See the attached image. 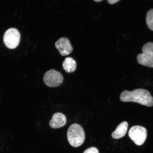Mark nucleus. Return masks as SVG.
Returning a JSON list of instances; mask_svg holds the SVG:
<instances>
[{
    "instance_id": "nucleus-1",
    "label": "nucleus",
    "mask_w": 153,
    "mask_h": 153,
    "mask_svg": "<svg viewBox=\"0 0 153 153\" xmlns=\"http://www.w3.org/2000/svg\"><path fill=\"white\" fill-rule=\"evenodd\" d=\"M120 99L122 102H137L146 106H153V97L145 89H136L131 91H124L120 94Z\"/></svg>"
},
{
    "instance_id": "nucleus-2",
    "label": "nucleus",
    "mask_w": 153,
    "mask_h": 153,
    "mask_svg": "<svg viewBox=\"0 0 153 153\" xmlns=\"http://www.w3.org/2000/svg\"><path fill=\"white\" fill-rule=\"evenodd\" d=\"M67 137L70 145L74 148H77L81 146L85 141V131L79 124H72L68 128Z\"/></svg>"
},
{
    "instance_id": "nucleus-3",
    "label": "nucleus",
    "mask_w": 153,
    "mask_h": 153,
    "mask_svg": "<svg viewBox=\"0 0 153 153\" xmlns=\"http://www.w3.org/2000/svg\"><path fill=\"white\" fill-rule=\"evenodd\" d=\"M143 53L137 55L138 64L143 66L153 68V42H149L143 46Z\"/></svg>"
},
{
    "instance_id": "nucleus-4",
    "label": "nucleus",
    "mask_w": 153,
    "mask_h": 153,
    "mask_svg": "<svg viewBox=\"0 0 153 153\" xmlns=\"http://www.w3.org/2000/svg\"><path fill=\"white\" fill-rule=\"evenodd\" d=\"M20 39V33L15 28L9 29L5 32L3 37L6 46L10 49H14L18 47Z\"/></svg>"
},
{
    "instance_id": "nucleus-5",
    "label": "nucleus",
    "mask_w": 153,
    "mask_h": 153,
    "mask_svg": "<svg viewBox=\"0 0 153 153\" xmlns=\"http://www.w3.org/2000/svg\"><path fill=\"white\" fill-rule=\"evenodd\" d=\"M64 78L61 73L54 69L47 71L44 74L43 81L46 85L50 87H56L62 83Z\"/></svg>"
},
{
    "instance_id": "nucleus-6",
    "label": "nucleus",
    "mask_w": 153,
    "mask_h": 153,
    "mask_svg": "<svg viewBox=\"0 0 153 153\" xmlns=\"http://www.w3.org/2000/svg\"><path fill=\"white\" fill-rule=\"evenodd\" d=\"M129 136L135 144L142 145L145 142L147 137V130L139 126H134L130 129Z\"/></svg>"
},
{
    "instance_id": "nucleus-7",
    "label": "nucleus",
    "mask_w": 153,
    "mask_h": 153,
    "mask_svg": "<svg viewBox=\"0 0 153 153\" xmlns=\"http://www.w3.org/2000/svg\"><path fill=\"white\" fill-rule=\"evenodd\" d=\"M55 46L62 56L70 54L73 51V48L69 40L66 38H60L55 43Z\"/></svg>"
},
{
    "instance_id": "nucleus-8",
    "label": "nucleus",
    "mask_w": 153,
    "mask_h": 153,
    "mask_svg": "<svg viewBox=\"0 0 153 153\" xmlns=\"http://www.w3.org/2000/svg\"><path fill=\"white\" fill-rule=\"evenodd\" d=\"M66 121V118L64 114L57 112L53 114L49 124L53 128L57 129L65 125Z\"/></svg>"
},
{
    "instance_id": "nucleus-9",
    "label": "nucleus",
    "mask_w": 153,
    "mask_h": 153,
    "mask_svg": "<svg viewBox=\"0 0 153 153\" xmlns=\"http://www.w3.org/2000/svg\"><path fill=\"white\" fill-rule=\"evenodd\" d=\"M128 124L127 122H122L117 126V128L112 134V137L115 139L122 138L127 133Z\"/></svg>"
},
{
    "instance_id": "nucleus-10",
    "label": "nucleus",
    "mask_w": 153,
    "mask_h": 153,
    "mask_svg": "<svg viewBox=\"0 0 153 153\" xmlns=\"http://www.w3.org/2000/svg\"><path fill=\"white\" fill-rule=\"evenodd\" d=\"M62 67L64 70L66 72H74L76 69V61L71 57H66L63 62Z\"/></svg>"
},
{
    "instance_id": "nucleus-11",
    "label": "nucleus",
    "mask_w": 153,
    "mask_h": 153,
    "mask_svg": "<svg viewBox=\"0 0 153 153\" xmlns=\"http://www.w3.org/2000/svg\"><path fill=\"white\" fill-rule=\"evenodd\" d=\"M146 22L148 28L153 31V9H150L147 13Z\"/></svg>"
},
{
    "instance_id": "nucleus-12",
    "label": "nucleus",
    "mask_w": 153,
    "mask_h": 153,
    "mask_svg": "<svg viewBox=\"0 0 153 153\" xmlns=\"http://www.w3.org/2000/svg\"><path fill=\"white\" fill-rule=\"evenodd\" d=\"M83 153H99L98 149L95 147H91L85 150Z\"/></svg>"
},
{
    "instance_id": "nucleus-13",
    "label": "nucleus",
    "mask_w": 153,
    "mask_h": 153,
    "mask_svg": "<svg viewBox=\"0 0 153 153\" xmlns=\"http://www.w3.org/2000/svg\"><path fill=\"white\" fill-rule=\"evenodd\" d=\"M120 0H108V3L110 4H113L117 3Z\"/></svg>"
},
{
    "instance_id": "nucleus-14",
    "label": "nucleus",
    "mask_w": 153,
    "mask_h": 153,
    "mask_svg": "<svg viewBox=\"0 0 153 153\" xmlns=\"http://www.w3.org/2000/svg\"><path fill=\"white\" fill-rule=\"evenodd\" d=\"M94 1L96 2H100L101 1H102V0H94Z\"/></svg>"
}]
</instances>
